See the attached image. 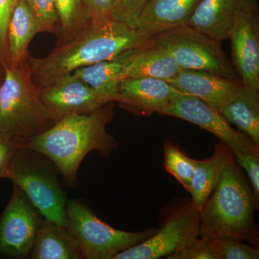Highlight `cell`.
Here are the masks:
<instances>
[{"label": "cell", "mask_w": 259, "mask_h": 259, "mask_svg": "<svg viewBox=\"0 0 259 259\" xmlns=\"http://www.w3.org/2000/svg\"><path fill=\"white\" fill-rule=\"evenodd\" d=\"M162 114L187 121L208 131L231 148L234 154L259 155L258 146L248 136L235 131L217 109L197 97L181 94Z\"/></svg>", "instance_id": "10"}, {"label": "cell", "mask_w": 259, "mask_h": 259, "mask_svg": "<svg viewBox=\"0 0 259 259\" xmlns=\"http://www.w3.org/2000/svg\"><path fill=\"white\" fill-rule=\"evenodd\" d=\"M200 214L192 205L171 218L163 228L139 244L120 252L113 259H157L190 246L199 238Z\"/></svg>", "instance_id": "11"}, {"label": "cell", "mask_w": 259, "mask_h": 259, "mask_svg": "<svg viewBox=\"0 0 259 259\" xmlns=\"http://www.w3.org/2000/svg\"><path fill=\"white\" fill-rule=\"evenodd\" d=\"M200 0H148L136 20L135 29L145 36L185 26Z\"/></svg>", "instance_id": "15"}, {"label": "cell", "mask_w": 259, "mask_h": 259, "mask_svg": "<svg viewBox=\"0 0 259 259\" xmlns=\"http://www.w3.org/2000/svg\"><path fill=\"white\" fill-rule=\"evenodd\" d=\"M235 160L231 148L219 141L215 144L214 153L202 161L194 159V173L190 193L192 206L200 212L212 193L225 168Z\"/></svg>", "instance_id": "18"}, {"label": "cell", "mask_w": 259, "mask_h": 259, "mask_svg": "<svg viewBox=\"0 0 259 259\" xmlns=\"http://www.w3.org/2000/svg\"><path fill=\"white\" fill-rule=\"evenodd\" d=\"M29 257L32 259H79L82 255L67 227L42 218Z\"/></svg>", "instance_id": "19"}, {"label": "cell", "mask_w": 259, "mask_h": 259, "mask_svg": "<svg viewBox=\"0 0 259 259\" xmlns=\"http://www.w3.org/2000/svg\"><path fill=\"white\" fill-rule=\"evenodd\" d=\"M58 172L47 156L20 145L10 161L7 178L23 191L42 218L67 227V200Z\"/></svg>", "instance_id": "5"}, {"label": "cell", "mask_w": 259, "mask_h": 259, "mask_svg": "<svg viewBox=\"0 0 259 259\" xmlns=\"http://www.w3.org/2000/svg\"><path fill=\"white\" fill-rule=\"evenodd\" d=\"M61 32L72 34L88 20L83 0H55Z\"/></svg>", "instance_id": "24"}, {"label": "cell", "mask_w": 259, "mask_h": 259, "mask_svg": "<svg viewBox=\"0 0 259 259\" xmlns=\"http://www.w3.org/2000/svg\"><path fill=\"white\" fill-rule=\"evenodd\" d=\"M148 0H117L110 16L135 29L136 20Z\"/></svg>", "instance_id": "28"}, {"label": "cell", "mask_w": 259, "mask_h": 259, "mask_svg": "<svg viewBox=\"0 0 259 259\" xmlns=\"http://www.w3.org/2000/svg\"><path fill=\"white\" fill-rule=\"evenodd\" d=\"M194 161L178 146L166 142L163 148V161L166 171L171 175L184 187L191 190L194 173Z\"/></svg>", "instance_id": "23"}, {"label": "cell", "mask_w": 259, "mask_h": 259, "mask_svg": "<svg viewBox=\"0 0 259 259\" xmlns=\"http://www.w3.org/2000/svg\"><path fill=\"white\" fill-rule=\"evenodd\" d=\"M221 259H258L259 251L243 241L229 236L218 237Z\"/></svg>", "instance_id": "27"}, {"label": "cell", "mask_w": 259, "mask_h": 259, "mask_svg": "<svg viewBox=\"0 0 259 259\" xmlns=\"http://www.w3.org/2000/svg\"><path fill=\"white\" fill-rule=\"evenodd\" d=\"M38 23L40 32H56L59 25L55 0H25Z\"/></svg>", "instance_id": "26"}, {"label": "cell", "mask_w": 259, "mask_h": 259, "mask_svg": "<svg viewBox=\"0 0 259 259\" xmlns=\"http://www.w3.org/2000/svg\"><path fill=\"white\" fill-rule=\"evenodd\" d=\"M219 112L259 146V90L241 84Z\"/></svg>", "instance_id": "21"}, {"label": "cell", "mask_w": 259, "mask_h": 259, "mask_svg": "<svg viewBox=\"0 0 259 259\" xmlns=\"http://www.w3.org/2000/svg\"><path fill=\"white\" fill-rule=\"evenodd\" d=\"M181 93L165 80L131 78L119 83L116 102L136 115L163 113Z\"/></svg>", "instance_id": "13"}, {"label": "cell", "mask_w": 259, "mask_h": 259, "mask_svg": "<svg viewBox=\"0 0 259 259\" xmlns=\"http://www.w3.org/2000/svg\"><path fill=\"white\" fill-rule=\"evenodd\" d=\"M258 203L234 160L225 168L199 212V238L229 236L253 243Z\"/></svg>", "instance_id": "3"}, {"label": "cell", "mask_w": 259, "mask_h": 259, "mask_svg": "<svg viewBox=\"0 0 259 259\" xmlns=\"http://www.w3.org/2000/svg\"><path fill=\"white\" fill-rule=\"evenodd\" d=\"M42 218L23 191L14 185L10 202L0 214V258L29 256Z\"/></svg>", "instance_id": "8"}, {"label": "cell", "mask_w": 259, "mask_h": 259, "mask_svg": "<svg viewBox=\"0 0 259 259\" xmlns=\"http://www.w3.org/2000/svg\"><path fill=\"white\" fill-rule=\"evenodd\" d=\"M40 32L38 23L25 0H19L8 24V61L10 68H16L26 59L29 44Z\"/></svg>", "instance_id": "20"}, {"label": "cell", "mask_w": 259, "mask_h": 259, "mask_svg": "<svg viewBox=\"0 0 259 259\" xmlns=\"http://www.w3.org/2000/svg\"><path fill=\"white\" fill-rule=\"evenodd\" d=\"M73 33L45 57L28 59L29 74L37 88L49 86L83 66L115 59L151 39L110 15L88 19Z\"/></svg>", "instance_id": "1"}, {"label": "cell", "mask_w": 259, "mask_h": 259, "mask_svg": "<svg viewBox=\"0 0 259 259\" xmlns=\"http://www.w3.org/2000/svg\"><path fill=\"white\" fill-rule=\"evenodd\" d=\"M67 228L76 240L82 258L113 259L127 248L139 244L158 230L126 232L102 222L88 206L76 199L66 202Z\"/></svg>", "instance_id": "6"}, {"label": "cell", "mask_w": 259, "mask_h": 259, "mask_svg": "<svg viewBox=\"0 0 259 259\" xmlns=\"http://www.w3.org/2000/svg\"><path fill=\"white\" fill-rule=\"evenodd\" d=\"M180 66L171 54L151 39L142 47L131 49L119 81L131 78L167 80L176 76Z\"/></svg>", "instance_id": "16"}, {"label": "cell", "mask_w": 259, "mask_h": 259, "mask_svg": "<svg viewBox=\"0 0 259 259\" xmlns=\"http://www.w3.org/2000/svg\"><path fill=\"white\" fill-rule=\"evenodd\" d=\"M131 50L122 53L111 60L83 66L75 70L72 74L94 90L111 97L113 102H116L120 83L119 76L127 62Z\"/></svg>", "instance_id": "22"}, {"label": "cell", "mask_w": 259, "mask_h": 259, "mask_svg": "<svg viewBox=\"0 0 259 259\" xmlns=\"http://www.w3.org/2000/svg\"><path fill=\"white\" fill-rule=\"evenodd\" d=\"M21 141L0 133V179L7 178L10 161Z\"/></svg>", "instance_id": "31"}, {"label": "cell", "mask_w": 259, "mask_h": 259, "mask_svg": "<svg viewBox=\"0 0 259 259\" xmlns=\"http://www.w3.org/2000/svg\"><path fill=\"white\" fill-rule=\"evenodd\" d=\"M19 0H0V66H8V34L10 18L18 5Z\"/></svg>", "instance_id": "29"}, {"label": "cell", "mask_w": 259, "mask_h": 259, "mask_svg": "<svg viewBox=\"0 0 259 259\" xmlns=\"http://www.w3.org/2000/svg\"><path fill=\"white\" fill-rule=\"evenodd\" d=\"M166 49L182 69L208 71L237 81L238 75L221 42L190 27H179L151 37Z\"/></svg>", "instance_id": "7"}, {"label": "cell", "mask_w": 259, "mask_h": 259, "mask_svg": "<svg viewBox=\"0 0 259 259\" xmlns=\"http://www.w3.org/2000/svg\"><path fill=\"white\" fill-rule=\"evenodd\" d=\"M117 0H83L87 19L110 15Z\"/></svg>", "instance_id": "32"}, {"label": "cell", "mask_w": 259, "mask_h": 259, "mask_svg": "<svg viewBox=\"0 0 259 259\" xmlns=\"http://www.w3.org/2000/svg\"><path fill=\"white\" fill-rule=\"evenodd\" d=\"M40 97L55 122L71 114L92 113L113 102L72 74L40 89Z\"/></svg>", "instance_id": "12"}, {"label": "cell", "mask_w": 259, "mask_h": 259, "mask_svg": "<svg viewBox=\"0 0 259 259\" xmlns=\"http://www.w3.org/2000/svg\"><path fill=\"white\" fill-rule=\"evenodd\" d=\"M241 0H200L187 26L222 42L229 39Z\"/></svg>", "instance_id": "17"}, {"label": "cell", "mask_w": 259, "mask_h": 259, "mask_svg": "<svg viewBox=\"0 0 259 259\" xmlns=\"http://www.w3.org/2000/svg\"><path fill=\"white\" fill-rule=\"evenodd\" d=\"M112 115V109L105 105L86 115L71 114L42 134L23 141L21 146L47 156L66 183L74 185L80 164L88 153L96 151L108 156L118 147L115 139L107 132Z\"/></svg>", "instance_id": "2"}, {"label": "cell", "mask_w": 259, "mask_h": 259, "mask_svg": "<svg viewBox=\"0 0 259 259\" xmlns=\"http://www.w3.org/2000/svg\"><path fill=\"white\" fill-rule=\"evenodd\" d=\"M259 155L250 153H236L234 154L235 161L243 167L248 174L252 187L253 194L257 202L259 200Z\"/></svg>", "instance_id": "30"}, {"label": "cell", "mask_w": 259, "mask_h": 259, "mask_svg": "<svg viewBox=\"0 0 259 259\" xmlns=\"http://www.w3.org/2000/svg\"><path fill=\"white\" fill-rule=\"evenodd\" d=\"M0 84V133L19 141L42 134L55 122L42 103L40 89L32 82L25 62L5 66Z\"/></svg>", "instance_id": "4"}, {"label": "cell", "mask_w": 259, "mask_h": 259, "mask_svg": "<svg viewBox=\"0 0 259 259\" xmlns=\"http://www.w3.org/2000/svg\"><path fill=\"white\" fill-rule=\"evenodd\" d=\"M166 81L180 93L197 97L218 111L242 84L208 71L182 69Z\"/></svg>", "instance_id": "14"}, {"label": "cell", "mask_w": 259, "mask_h": 259, "mask_svg": "<svg viewBox=\"0 0 259 259\" xmlns=\"http://www.w3.org/2000/svg\"><path fill=\"white\" fill-rule=\"evenodd\" d=\"M229 39L233 66L244 86L259 90L258 0H241Z\"/></svg>", "instance_id": "9"}, {"label": "cell", "mask_w": 259, "mask_h": 259, "mask_svg": "<svg viewBox=\"0 0 259 259\" xmlns=\"http://www.w3.org/2000/svg\"><path fill=\"white\" fill-rule=\"evenodd\" d=\"M168 259H221L218 238H199L190 246L177 252Z\"/></svg>", "instance_id": "25"}]
</instances>
